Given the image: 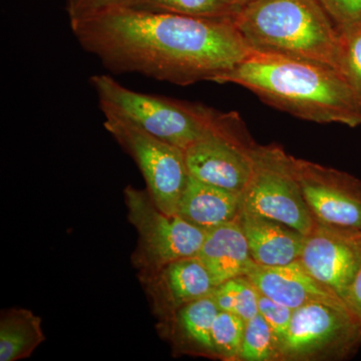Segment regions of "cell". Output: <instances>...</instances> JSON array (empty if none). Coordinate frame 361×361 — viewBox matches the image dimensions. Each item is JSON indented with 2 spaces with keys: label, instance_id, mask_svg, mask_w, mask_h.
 <instances>
[{
  "label": "cell",
  "instance_id": "2",
  "mask_svg": "<svg viewBox=\"0 0 361 361\" xmlns=\"http://www.w3.org/2000/svg\"><path fill=\"white\" fill-rule=\"evenodd\" d=\"M214 82L245 87L264 103L301 120L361 125L360 109L345 78L320 63L251 51Z\"/></svg>",
  "mask_w": 361,
  "mask_h": 361
},
{
  "label": "cell",
  "instance_id": "28",
  "mask_svg": "<svg viewBox=\"0 0 361 361\" xmlns=\"http://www.w3.org/2000/svg\"><path fill=\"white\" fill-rule=\"evenodd\" d=\"M237 2L240 4V6H245L248 2L252 1V0H236Z\"/></svg>",
  "mask_w": 361,
  "mask_h": 361
},
{
  "label": "cell",
  "instance_id": "13",
  "mask_svg": "<svg viewBox=\"0 0 361 361\" xmlns=\"http://www.w3.org/2000/svg\"><path fill=\"white\" fill-rule=\"evenodd\" d=\"M246 277L261 294L293 310L311 303H345L299 260L279 266L256 264Z\"/></svg>",
  "mask_w": 361,
  "mask_h": 361
},
{
  "label": "cell",
  "instance_id": "24",
  "mask_svg": "<svg viewBox=\"0 0 361 361\" xmlns=\"http://www.w3.org/2000/svg\"><path fill=\"white\" fill-rule=\"evenodd\" d=\"M258 311L259 314L262 315L276 336L280 348V342L286 336L294 310L259 292Z\"/></svg>",
  "mask_w": 361,
  "mask_h": 361
},
{
  "label": "cell",
  "instance_id": "16",
  "mask_svg": "<svg viewBox=\"0 0 361 361\" xmlns=\"http://www.w3.org/2000/svg\"><path fill=\"white\" fill-rule=\"evenodd\" d=\"M198 257L217 286L233 278L247 276L257 264L238 220L207 231Z\"/></svg>",
  "mask_w": 361,
  "mask_h": 361
},
{
  "label": "cell",
  "instance_id": "4",
  "mask_svg": "<svg viewBox=\"0 0 361 361\" xmlns=\"http://www.w3.org/2000/svg\"><path fill=\"white\" fill-rule=\"evenodd\" d=\"M90 82L104 116L125 118L182 149L206 135L242 122L237 114L221 113L200 104L135 92L108 75H92Z\"/></svg>",
  "mask_w": 361,
  "mask_h": 361
},
{
  "label": "cell",
  "instance_id": "12",
  "mask_svg": "<svg viewBox=\"0 0 361 361\" xmlns=\"http://www.w3.org/2000/svg\"><path fill=\"white\" fill-rule=\"evenodd\" d=\"M139 277L159 322L188 303L212 295L217 287L198 256L173 261Z\"/></svg>",
  "mask_w": 361,
  "mask_h": 361
},
{
  "label": "cell",
  "instance_id": "17",
  "mask_svg": "<svg viewBox=\"0 0 361 361\" xmlns=\"http://www.w3.org/2000/svg\"><path fill=\"white\" fill-rule=\"evenodd\" d=\"M241 193L213 186L190 176L178 206V215L209 231L238 219Z\"/></svg>",
  "mask_w": 361,
  "mask_h": 361
},
{
  "label": "cell",
  "instance_id": "5",
  "mask_svg": "<svg viewBox=\"0 0 361 361\" xmlns=\"http://www.w3.org/2000/svg\"><path fill=\"white\" fill-rule=\"evenodd\" d=\"M252 173L241 193V210L284 223L304 235L315 219L304 198L293 156L281 147L254 145Z\"/></svg>",
  "mask_w": 361,
  "mask_h": 361
},
{
  "label": "cell",
  "instance_id": "9",
  "mask_svg": "<svg viewBox=\"0 0 361 361\" xmlns=\"http://www.w3.org/2000/svg\"><path fill=\"white\" fill-rule=\"evenodd\" d=\"M254 145L243 122L206 135L184 149L188 172L201 182L242 193L251 177Z\"/></svg>",
  "mask_w": 361,
  "mask_h": 361
},
{
  "label": "cell",
  "instance_id": "21",
  "mask_svg": "<svg viewBox=\"0 0 361 361\" xmlns=\"http://www.w3.org/2000/svg\"><path fill=\"white\" fill-rule=\"evenodd\" d=\"M245 320L235 313L219 311L212 325V342L217 360L239 361Z\"/></svg>",
  "mask_w": 361,
  "mask_h": 361
},
{
  "label": "cell",
  "instance_id": "27",
  "mask_svg": "<svg viewBox=\"0 0 361 361\" xmlns=\"http://www.w3.org/2000/svg\"><path fill=\"white\" fill-rule=\"evenodd\" d=\"M344 301L348 304L351 311L355 313L361 326V270L356 276L355 281L349 287L348 291L346 292Z\"/></svg>",
  "mask_w": 361,
  "mask_h": 361
},
{
  "label": "cell",
  "instance_id": "23",
  "mask_svg": "<svg viewBox=\"0 0 361 361\" xmlns=\"http://www.w3.org/2000/svg\"><path fill=\"white\" fill-rule=\"evenodd\" d=\"M337 30L361 25V0H317Z\"/></svg>",
  "mask_w": 361,
  "mask_h": 361
},
{
  "label": "cell",
  "instance_id": "7",
  "mask_svg": "<svg viewBox=\"0 0 361 361\" xmlns=\"http://www.w3.org/2000/svg\"><path fill=\"white\" fill-rule=\"evenodd\" d=\"M360 345V323L348 304L311 303L293 311L279 361L341 360Z\"/></svg>",
  "mask_w": 361,
  "mask_h": 361
},
{
  "label": "cell",
  "instance_id": "20",
  "mask_svg": "<svg viewBox=\"0 0 361 361\" xmlns=\"http://www.w3.org/2000/svg\"><path fill=\"white\" fill-rule=\"evenodd\" d=\"M279 341L262 315L245 322L239 361H279Z\"/></svg>",
  "mask_w": 361,
  "mask_h": 361
},
{
  "label": "cell",
  "instance_id": "19",
  "mask_svg": "<svg viewBox=\"0 0 361 361\" xmlns=\"http://www.w3.org/2000/svg\"><path fill=\"white\" fill-rule=\"evenodd\" d=\"M123 7L234 23L242 6L236 0H129Z\"/></svg>",
  "mask_w": 361,
  "mask_h": 361
},
{
  "label": "cell",
  "instance_id": "22",
  "mask_svg": "<svg viewBox=\"0 0 361 361\" xmlns=\"http://www.w3.org/2000/svg\"><path fill=\"white\" fill-rule=\"evenodd\" d=\"M341 71L353 90L361 115V25L341 30Z\"/></svg>",
  "mask_w": 361,
  "mask_h": 361
},
{
  "label": "cell",
  "instance_id": "3",
  "mask_svg": "<svg viewBox=\"0 0 361 361\" xmlns=\"http://www.w3.org/2000/svg\"><path fill=\"white\" fill-rule=\"evenodd\" d=\"M234 25L251 51L312 61L341 73V35L317 0H252Z\"/></svg>",
  "mask_w": 361,
  "mask_h": 361
},
{
  "label": "cell",
  "instance_id": "25",
  "mask_svg": "<svg viewBox=\"0 0 361 361\" xmlns=\"http://www.w3.org/2000/svg\"><path fill=\"white\" fill-rule=\"evenodd\" d=\"M129 0H66L71 25L82 23L111 9L127 6Z\"/></svg>",
  "mask_w": 361,
  "mask_h": 361
},
{
  "label": "cell",
  "instance_id": "18",
  "mask_svg": "<svg viewBox=\"0 0 361 361\" xmlns=\"http://www.w3.org/2000/svg\"><path fill=\"white\" fill-rule=\"evenodd\" d=\"M45 341L42 318L25 308L0 315V361L25 360Z\"/></svg>",
  "mask_w": 361,
  "mask_h": 361
},
{
  "label": "cell",
  "instance_id": "11",
  "mask_svg": "<svg viewBox=\"0 0 361 361\" xmlns=\"http://www.w3.org/2000/svg\"><path fill=\"white\" fill-rule=\"evenodd\" d=\"M299 261L316 280L344 300L361 270V231L315 220L305 235Z\"/></svg>",
  "mask_w": 361,
  "mask_h": 361
},
{
  "label": "cell",
  "instance_id": "10",
  "mask_svg": "<svg viewBox=\"0 0 361 361\" xmlns=\"http://www.w3.org/2000/svg\"><path fill=\"white\" fill-rule=\"evenodd\" d=\"M293 161L314 219L361 231V180L314 161L294 157Z\"/></svg>",
  "mask_w": 361,
  "mask_h": 361
},
{
  "label": "cell",
  "instance_id": "15",
  "mask_svg": "<svg viewBox=\"0 0 361 361\" xmlns=\"http://www.w3.org/2000/svg\"><path fill=\"white\" fill-rule=\"evenodd\" d=\"M238 222L259 265L279 266L298 261L305 235L290 226L241 210Z\"/></svg>",
  "mask_w": 361,
  "mask_h": 361
},
{
  "label": "cell",
  "instance_id": "26",
  "mask_svg": "<svg viewBox=\"0 0 361 361\" xmlns=\"http://www.w3.org/2000/svg\"><path fill=\"white\" fill-rule=\"evenodd\" d=\"M235 279V306L233 313L248 320L257 315L259 291L246 276Z\"/></svg>",
  "mask_w": 361,
  "mask_h": 361
},
{
  "label": "cell",
  "instance_id": "6",
  "mask_svg": "<svg viewBox=\"0 0 361 361\" xmlns=\"http://www.w3.org/2000/svg\"><path fill=\"white\" fill-rule=\"evenodd\" d=\"M128 218L139 234L132 262L139 274L179 259L198 256L207 231L178 214L163 212L147 190L126 188Z\"/></svg>",
  "mask_w": 361,
  "mask_h": 361
},
{
  "label": "cell",
  "instance_id": "1",
  "mask_svg": "<svg viewBox=\"0 0 361 361\" xmlns=\"http://www.w3.org/2000/svg\"><path fill=\"white\" fill-rule=\"evenodd\" d=\"M71 27L80 47L108 70L178 85L214 82L251 52L233 21L132 7Z\"/></svg>",
  "mask_w": 361,
  "mask_h": 361
},
{
  "label": "cell",
  "instance_id": "14",
  "mask_svg": "<svg viewBox=\"0 0 361 361\" xmlns=\"http://www.w3.org/2000/svg\"><path fill=\"white\" fill-rule=\"evenodd\" d=\"M219 312L213 294L182 306L158 323L159 332L178 355L216 357L212 325Z\"/></svg>",
  "mask_w": 361,
  "mask_h": 361
},
{
  "label": "cell",
  "instance_id": "8",
  "mask_svg": "<svg viewBox=\"0 0 361 361\" xmlns=\"http://www.w3.org/2000/svg\"><path fill=\"white\" fill-rule=\"evenodd\" d=\"M104 127L134 159L154 203L163 212L177 214L190 177L184 149L161 141L118 116H104Z\"/></svg>",
  "mask_w": 361,
  "mask_h": 361
}]
</instances>
